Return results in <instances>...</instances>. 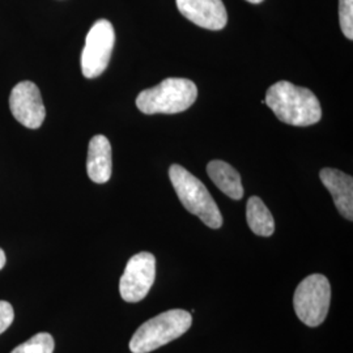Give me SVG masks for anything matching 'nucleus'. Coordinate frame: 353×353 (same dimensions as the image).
Listing matches in <instances>:
<instances>
[{
    "mask_svg": "<svg viewBox=\"0 0 353 353\" xmlns=\"http://www.w3.org/2000/svg\"><path fill=\"white\" fill-rule=\"evenodd\" d=\"M246 220L252 233L261 237H270L275 232V220L263 201L252 196L246 204Z\"/></svg>",
    "mask_w": 353,
    "mask_h": 353,
    "instance_id": "nucleus-13",
    "label": "nucleus"
},
{
    "mask_svg": "<svg viewBox=\"0 0 353 353\" xmlns=\"http://www.w3.org/2000/svg\"><path fill=\"white\" fill-rule=\"evenodd\" d=\"M265 105L279 119L292 126L306 127L321 121L322 109L316 94L290 81H279L265 94Z\"/></svg>",
    "mask_w": 353,
    "mask_h": 353,
    "instance_id": "nucleus-1",
    "label": "nucleus"
},
{
    "mask_svg": "<svg viewBox=\"0 0 353 353\" xmlns=\"http://www.w3.org/2000/svg\"><path fill=\"white\" fill-rule=\"evenodd\" d=\"M6 262H7V258H6V252H3L1 249H0V270L6 265Z\"/></svg>",
    "mask_w": 353,
    "mask_h": 353,
    "instance_id": "nucleus-17",
    "label": "nucleus"
},
{
    "mask_svg": "<svg viewBox=\"0 0 353 353\" xmlns=\"http://www.w3.org/2000/svg\"><path fill=\"white\" fill-rule=\"evenodd\" d=\"M115 43V32L110 21L101 19L96 21L85 38L81 52V72L87 79L103 74L110 62Z\"/></svg>",
    "mask_w": 353,
    "mask_h": 353,
    "instance_id": "nucleus-6",
    "label": "nucleus"
},
{
    "mask_svg": "<svg viewBox=\"0 0 353 353\" xmlns=\"http://www.w3.org/2000/svg\"><path fill=\"white\" fill-rule=\"evenodd\" d=\"M169 178L176 190L179 202L183 204L190 214L198 216L208 228H221L223 214L202 181L178 164L170 166Z\"/></svg>",
    "mask_w": 353,
    "mask_h": 353,
    "instance_id": "nucleus-3",
    "label": "nucleus"
},
{
    "mask_svg": "<svg viewBox=\"0 0 353 353\" xmlns=\"http://www.w3.org/2000/svg\"><path fill=\"white\" fill-rule=\"evenodd\" d=\"M207 173L211 181L227 196L240 201L243 196V186L240 173L225 161L214 160L207 165Z\"/></svg>",
    "mask_w": 353,
    "mask_h": 353,
    "instance_id": "nucleus-12",
    "label": "nucleus"
},
{
    "mask_svg": "<svg viewBox=\"0 0 353 353\" xmlns=\"http://www.w3.org/2000/svg\"><path fill=\"white\" fill-rule=\"evenodd\" d=\"M176 8L191 23L210 30L227 26L228 13L223 0H176Z\"/></svg>",
    "mask_w": 353,
    "mask_h": 353,
    "instance_id": "nucleus-9",
    "label": "nucleus"
},
{
    "mask_svg": "<svg viewBox=\"0 0 353 353\" xmlns=\"http://www.w3.org/2000/svg\"><path fill=\"white\" fill-rule=\"evenodd\" d=\"M13 318L12 305L7 301H0V335L12 325Z\"/></svg>",
    "mask_w": 353,
    "mask_h": 353,
    "instance_id": "nucleus-16",
    "label": "nucleus"
},
{
    "mask_svg": "<svg viewBox=\"0 0 353 353\" xmlns=\"http://www.w3.org/2000/svg\"><path fill=\"white\" fill-rule=\"evenodd\" d=\"M246 1H249V3H252V4H259V3H262L263 0H246Z\"/></svg>",
    "mask_w": 353,
    "mask_h": 353,
    "instance_id": "nucleus-18",
    "label": "nucleus"
},
{
    "mask_svg": "<svg viewBox=\"0 0 353 353\" xmlns=\"http://www.w3.org/2000/svg\"><path fill=\"white\" fill-rule=\"evenodd\" d=\"M339 21L343 34L353 39V0H339Z\"/></svg>",
    "mask_w": 353,
    "mask_h": 353,
    "instance_id": "nucleus-15",
    "label": "nucleus"
},
{
    "mask_svg": "<svg viewBox=\"0 0 353 353\" xmlns=\"http://www.w3.org/2000/svg\"><path fill=\"white\" fill-rule=\"evenodd\" d=\"M55 348L54 338L48 332H39L26 343L16 347L11 353H52Z\"/></svg>",
    "mask_w": 353,
    "mask_h": 353,
    "instance_id": "nucleus-14",
    "label": "nucleus"
},
{
    "mask_svg": "<svg viewBox=\"0 0 353 353\" xmlns=\"http://www.w3.org/2000/svg\"><path fill=\"white\" fill-rule=\"evenodd\" d=\"M156 279V258L143 252L131 256L119 281L121 297L126 303H139L152 288Z\"/></svg>",
    "mask_w": 353,
    "mask_h": 353,
    "instance_id": "nucleus-7",
    "label": "nucleus"
},
{
    "mask_svg": "<svg viewBox=\"0 0 353 353\" xmlns=\"http://www.w3.org/2000/svg\"><path fill=\"white\" fill-rule=\"evenodd\" d=\"M331 301V287L326 276L313 274L303 279L293 296L294 312L309 327H316L326 319Z\"/></svg>",
    "mask_w": 353,
    "mask_h": 353,
    "instance_id": "nucleus-5",
    "label": "nucleus"
},
{
    "mask_svg": "<svg viewBox=\"0 0 353 353\" xmlns=\"http://www.w3.org/2000/svg\"><path fill=\"white\" fill-rule=\"evenodd\" d=\"M192 325V316L182 309L168 310L140 326L130 341L132 353H150L181 338Z\"/></svg>",
    "mask_w": 353,
    "mask_h": 353,
    "instance_id": "nucleus-4",
    "label": "nucleus"
},
{
    "mask_svg": "<svg viewBox=\"0 0 353 353\" xmlns=\"http://www.w3.org/2000/svg\"><path fill=\"white\" fill-rule=\"evenodd\" d=\"M319 178L325 188L331 192L336 210L347 220H353V179L352 176L338 169L325 168Z\"/></svg>",
    "mask_w": 353,
    "mask_h": 353,
    "instance_id": "nucleus-10",
    "label": "nucleus"
},
{
    "mask_svg": "<svg viewBox=\"0 0 353 353\" xmlns=\"http://www.w3.org/2000/svg\"><path fill=\"white\" fill-rule=\"evenodd\" d=\"M10 109L19 123L32 130L42 126L46 117L39 89L32 81H21L12 89Z\"/></svg>",
    "mask_w": 353,
    "mask_h": 353,
    "instance_id": "nucleus-8",
    "label": "nucleus"
},
{
    "mask_svg": "<svg viewBox=\"0 0 353 353\" xmlns=\"http://www.w3.org/2000/svg\"><path fill=\"white\" fill-rule=\"evenodd\" d=\"M198 97L195 83L182 77H168L153 88L144 89L137 99V106L144 114L182 113Z\"/></svg>",
    "mask_w": 353,
    "mask_h": 353,
    "instance_id": "nucleus-2",
    "label": "nucleus"
},
{
    "mask_svg": "<svg viewBox=\"0 0 353 353\" xmlns=\"http://www.w3.org/2000/svg\"><path fill=\"white\" fill-rule=\"evenodd\" d=\"M112 145L103 135H96L89 141L87 172L94 183H106L112 176Z\"/></svg>",
    "mask_w": 353,
    "mask_h": 353,
    "instance_id": "nucleus-11",
    "label": "nucleus"
}]
</instances>
